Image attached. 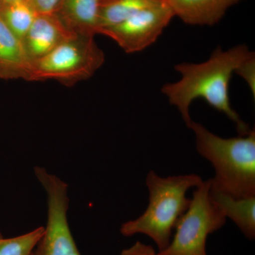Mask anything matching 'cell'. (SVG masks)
<instances>
[{"mask_svg": "<svg viewBox=\"0 0 255 255\" xmlns=\"http://www.w3.org/2000/svg\"><path fill=\"white\" fill-rule=\"evenodd\" d=\"M254 55L246 45H238L227 50L219 47L205 62L175 65L180 80L165 84L161 92L180 112L186 125L192 121L189 108L193 101L202 98L236 124L239 135H247L251 130L231 107L228 88L233 74L245 60Z\"/></svg>", "mask_w": 255, "mask_h": 255, "instance_id": "1", "label": "cell"}, {"mask_svg": "<svg viewBox=\"0 0 255 255\" xmlns=\"http://www.w3.org/2000/svg\"><path fill=\"white\" fill-rule=\"evenodd\" d=\"M187 127L195 135L196 150L215 169L211 189L235 199L255 196V130L223 138L194 121Z\"/></svg>", "mask_w": 255, "mask_h": 255, "instance_id": "2", "label": "cell"}, {"mask_svg": "<svg viewBox=\"0 0 255 255\" xmlns=\"http://www.w3.org/2000/svg\"><path fill=\"white\" fill-rule=\"evenodd\" d=\"M202 182V178L195 174L162 177L150 171L145 179L148 206L137 219L123 223L121 233L126 237L145 235L155 243L158 252L164 251L170 243L178 220L190 206L188 190Z\"/></svg>", "mask_w": 255, "mask_h": 255, "instance_id": "3", "label": "cell"}, {"mask_svg": "<svg viewBox=\"0 0 255 255\" xmlns=\"http://www.w3.org/2000/svg\"><path fill=\"white\" fill-rule=\"evenodd\" d=\"M105 62V53L95 36L76 35L33 62L28 81L54 80L72 86L91 78Z\"/></svg>", "mask_w": 255, "mask_h": 255, "instance_id": "4", "label": "cell"}, {"mask_svg": "<svg viewBox=\"0 0 255 255\" xmlns=\"http://www.w3.org/2000/svg\"><path fill=\"white\" fill-rule=\"evenodd\" d=\"M211 179L193 192L190 206L176 223L169 246L159 255H207L206 241L226 223L225 214L209 195Z\"/></svg>", "mask_w": 255, "mask_h": 255, "instance_id": "5", "label": "cell"}, {"mask_svg": "<svg viewBox=\"0 0 255 255\" xmlns=\"http://www.w3.org/2000/svg\"><path fill=\"white\" fill-rule=\"evenodd\" d=\"M34 172L46 191L48 221L44 233L31 255H81L67 218L68 184L43 167H35Z\"/></svg>", "mask_w": 255, "mask_h": 255, "instance_id": "6", "label": "cell"}, {"mask_svg": "<svg viewBox=\"0 0 255 255\" xmlns=\"http://www.w3.org/2000/svg\"><path fill=\"white\" fill-rule=\"evenodd\" d=\"M174 16L171 6L161 0L123 22L102 28L98 34L113 40L126 53H137L153 44Z\"/></svg>", "mask_w": 255, "mask_h": 255, "instance_id": "7", "label": "cell"}, {"mask_svg": "<svg viewBox=\"0 0 255 255\" xmlns=\"http://www.w3.org/2000/svg\"><path fill=\"white\" fill-rule=\"evenodd\" d=\"M75 36L55 13L37 14L23 43L28 58L34 62Z\"/></svg>", "mask_w": 255, "mask_h": 255, "instance_id": "8", "label": "cell"}, {"mask_svg": "<svg viewBox=\"0 0 255 255\" xmlns=\"http://www.w3.org/2000/svg\"><path fill=\"white\" fill-rule=\"evenodd\" d=\"M32 64L23 41L0 17V79L28 81Z\"/></svg>", "mask_w": 255, "mask_h": 255, "instance_id": "9", "label": "cell"}, {"mask_svg": "<svg viewBox=\"0 0 255 255\" xmlns=\"http://www.w3.org/2000/svg\"><path fill=\"white\" fill-rule=\"evenodd\" d=\"M175 16L189 25L213 26L219 23L230 7L241 0H164Z\"/></svg>", "mask_w": 255, "mask_h": 255, "instance_id": "10", "label": "cell"}, {"mask_svg": "<svg viewBox=\"0 0 255 255\" xmlns=\"http://www.w3.org/2000/svg\"><path fill=\"white\" fill-rule=\"evenodd\" d=\"M101 6V0H61L55 14L75 34L95 36Z\"/></svg>", "mask_w": 255, "mask_h": 255, "instance_id": "11", "label": "cell"}, {"mask_svg": "<svg viewBox=\"0 0 255 255\" xmlns=\"http://www.w3.org/2000/svg\"><path fill=\"white\" fill-rule=\"evenodd\" d=\"M209 195L248 240L255 238V196L235 199L210 188Z\"/></svg>", "mask_w": 255, "mask_h": 255, "instance_id": "12", "label": "cell"}, {"mask_svg": "<svg viewBox=\"0 0 255 255\" xmlns=\"http://www.w3.org/2000/svg\"><path fill=\"white\" fill-rule=\"evenodd\" d=\"M161 0H112L101 6L98 30L111 27L123 22L141 10L159 2Z\"/></svg>", "mask_w": 255, "mask_h": 255, "instance_id": "13", "label": "cell"}, {"mask_svg": "<svg viewBox=\"0 0 255 255\" xmlns=\"http://www.w3.org/2000/svg\"><path fill=\"white\" fill-rule=\"evenodd\" d=\"M37 14L29 0L2 3L0 9V17L22 41Z\"/></svg>", "mask_w": 255, "mask_h": 255, "instance_id": "14", "label": "cell"}, {"mask_svg": "<svg viewBox=\"0 0 255 255\" xmlns=\"http://www.w3.org/2000/svg\"><path fill=\"white\" fill-rule=\"evenodd\" d=\"M44 230V227H39L26 234L11 238H3L0 233V255H31Z\"/></svg>", "mask_w": 255, "mask_h": 255, "instance_id": "15", "label": "cell"}, {"mask_svg": "<svg viewBox=\"0 0 255 255\" xmlns=\"http://www.w3.org/2000/svg\"><path fill=\"white\" fill-rule=\"evenodd\" d=\"M235 73L238 74L246 80L247 84L253 94L255 96V55L251 58L245 60L243 63L238 67Z\"/></svg>", "mask_w": 255, "mask_h": 255, "instance_id": "16", "label": "cell"}, {"mask_svg": "<svg viewBox=\"0 0 255 255\" xmlns=\"http://www.w3.org/2000/svg\"><path fill=\"white\" fill-rule=\"evenodd\" d=\"M38 14H55L61 0H29Z\"/></svg>", "mask_w": 255, "mask_h": 255, "instance_id": "17", "label": "cell"}, {"mask_svg": "<svg viewBox=\"0 0 255 255\" xmlns=\"http://www.w3.org/2000/svg\"><path fill=\"white\" fill-rule=\"evenodd\" d=\"M121 255H159L153 247L137 241L130 248L122 251Z\"/></svg>", "mask_w": 255, "mask_h": 255, "instance_id": "18", "label": "cell"}, {"mask_svg": "<svg viewBox=\"0 0 255 255\" xmlns=\"http://www.w3.org/2000/svg\"><path fill=\"white\" fill-rule=\"evenodd\" d=\"M2 3H11L15 2V1H23V0H1Z\"/></svg>", "mask_w": 255, "mask_h": 255, "instance_id": "19", "label": "cell"}, {"mask_svg": "<svg viewBox=\"0 0 255 255\" xmlns=\"http://www.w3.org/2000/svg\"><path fill=\"white\" fill-rule=\"evenodd\" d=\"M112 1V0H101V2H102V5L107 4V3L110 2V1Z\"/></svg>", "mask_w": 255, "mask_h": 255, "instance_id": "20", "label": "cell"}, {"mask_svg": "<svg viewBox=\"0 0 255 255\" xmlns=\"http://www.w3.org/2000/svg\"><path fill=\"white\" fill-rule=\"evenodd\" d=\"M1 4H2V1H1V0H0V9H1Z\"/></svg>", "mask_w": 255, "mask_h": 255, "instance_id": "21", "label": "cell"}]
</instances>
